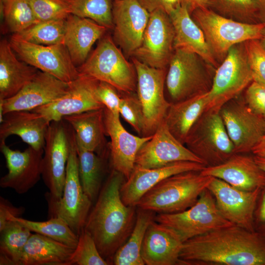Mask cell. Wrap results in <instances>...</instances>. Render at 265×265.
Masks as SVG:
<instances>
[{
	"instance_id": "1",
	"label": "cell",
	"mask_w": 265,
	"mask_h": 265,
	"mask_svg": "<svg viewBox=\"0 0 265 265\" xmlns=\"http://www.w3.org/2000/svg\"><path fill=\"white\" fill-rule=\"evenodd\" d=\"M180 259L181 265H265V237L233 225L185 241Z\"/></svg>"
},
{
	"instance_id": "2",
	"label": "cell",
	"mask_w": 265,
	"mask_h": 265,
	"mask_svg": "<svg viewBox=\"0 0 265 265\" xmlns=\"http://www.w3.org/2000/svg\"><path fill=\"white\" fill-rule=\"evenodd\" d=\"M126 180L124 175L112 169L84 227L108 263L130 236L136 220V207L126 205L121 199L120 188Z\"/></svg>"
},
{
	"instance_id": "3",
	"label": "cell",
	"mask_w": 265,
	"mask_h": 265,
	"mask_svg": "<svg viewBox=\"0 0 265 265\" xmlns=\"http://www.w3.org/2000/svg\"><path fill=\"white\" fill-rule=\"evenodd\" d=\"M200 171L178 173L163 180L139 200L136 207L158 214L181 212L194 205L213 177Z\"/></svg>"
},
{
	"instance_id": "4",
	"label": "cell",
	"mask_w": 265,
	"mask_h": 265,
	"mask_svg": "<svg viewBox=\"0 0 265 265\" xmlns=\"http://www.w3.org/2000/svg\"><path fill=\"white\" fill-rule=\"evenodd\" d=\"M192 19L203 32L211 53L221 62L233 46L250 40H260L265 23H246L224 17L208 9L197 8Z\"/></svg>"
},
{
	"instance_id": "5",
	"label": "cell",
	"mask_w": 265,
	"mask_h": 265,
	"mask_svg": "<svg viewBox=\"0 0 265 265\" xmlns=\"http://www.w3.org/2000/svg\"><path fill=\"white\" fill-rule=\"evenodd\" d=\"M46 197L50 217L62 219L79 236L84 228L92 202L84 192L80 183L76 139L73 129L62 195L56 199L47 193Z\"/></svg>"
},
{
	"instance_id": "6",
	"label": "cell",
	"mask_w": 265,
	"mask_h": 265,
	"mask_svg": "<svg viewBox=\"0 0 265 265\" xmlns=\"http://www.w3.org/2000/svg\"><path fill=\"white\" fill-rule=\"evenodd\" d=\"M78 70L80 74L110 84L119 92L136 90L135 67L127 60L109 35L99 41L96 49Z\"/></svg>"
},
{
	"instance_id": "7",
	"label": "cell",
	"mask_w": 265,
	"mask_h": 265,
	"mask_svg": "<svg viewBox=\"0 0 265 265\" xmlns=\"http://www.w3.org/2000/svg\"><path fill=\"white\" fill-rule=\"evenodd\" d=\"M253 81L244 43L233 46L215 70L205 111L219 112L224 104L238 97Z\"/></svg>"
},
{
	"instance_id": "8",
	"label": "cell",
	"mask_w": 265,
	"mask_h": 265,
	"mask_svg": "<svg viewBox=\"0 0 265 265\" xmlns=\"http://www.w3.org/2000/svg\"><path fill=\"white\" fill-rule=\"evenodd\" d=\"M185 145L206 166L221 164L235 154L219 112L205 111L190 129Z\"/></svg>"
},
{
	"instance_id": "9",
	"label": "cell",
	"mask_w": 265,
	"mask_h": 265,
	"mask_svg": "<svg viewBox=\"0 0 265 265\" xmlns=\"http://www.w3.org/2000/svg\"><path fill=\"white\" fill-rule=\"evenodd\" d=\"M154 220L174 230L183 242L211 231L234 225L222 215L215 198L206 188L196 203L181 212L158 214Z\"/></svg>"
},
{
	"instance_id": "10",
	"label": "cell",
	"mask_w": 265,
	"mask_h": 265,
	"mask_svg": "<svg viewBox=\"0 0 265 265\" xmlns=\"http://www.w3.org/2000/svg\"><path fill=\"white\" fill-rule=\"evenodd\" d=\"M194 53L181 48L174 49L169 63L166 84L172 102H180L208 92L213 78Z\"/></svg>"
},
{
	"instance_id": "11",
	"label": "cell",
	"mask_w": 265,
	"mask_h": 265,
	"mask_svg": "<svg viewBox=\"0 0 265 265\" xmlns=\"http://www.w3.org/2000/svg\"><path fill=\"white\" fill-rule=\"evenodd\" d=\"M132 62L137 74V95L143 113L141 136H150L164 121L171 104L164 95L167 71L150 67L135 57Z\"/></svg>"
},
{
	"instance_id": "12",
	"label": "cell",
	"mask_w": 265,
	"mask_h": 265,
	"mask_svg": "<svg viewBox=\"0 0 265 265\" xmlns=\"http://www.w3.org/2000/svg\"><path fill=\"white\" fill-rule=\"evenodd\" d=\"M72 127L65 120L52 121L45 135L42 178L54 198L61 197L70 153Z\"/></svg>"
},
{
	"instance_id": "13",
	"label": "cell",
	"mask_w": 265,
	"mask_h": 265,
	"mask_svg": "<svg viewBox=\"0 0 265 265\" xmlns=\"http://www.w3.org/2000/svg\"><path fill=\"white\" fill-rule=\"evenodd\" d=\"M9 42L21 60L64 82L70 83L80 75L64 44H36L13 37Z\"/></svg>"
},
{
	"instance_id": "14",
	"label": "cell",
	"mask_w": 265,
	"mask_h": 265,
	"mask_svg": "<svg viewBox=\"0 0 265 265\" xmlns=\"http://www.w3.org/2000/svg\"><path fill=\"white\" fill-rule=\"evenodd\" d=\"M237 98L224 104L219 113L234 145L235 154H245L251 152L265 134V121L263 116L249 109L243 99Z\"/></svg>"
},
{
	"instance_id": "15",
	"label": "cell",
	"mask_w": 265,
	"mask_h": 265,
	"mask_svg": "<svg viewBox=\"0 0 265 265\" xmlns=\"http://www.w3.org/2000/svg\"><path fill=\"white\" fill-rule=\"evenodd\" d=\"M175 31L169 16L158 9L150 13L141 45L135 58L156 68L166 69L173 53Z\"/></svg>"
},
{
	"instance_id": "16",
	"label": "cell",
	"mask_w": 265,
	"mask_h": 265,
	"mask_svg": "<svg viewBox=\"0 0 265 265\" xmlns=\"http://www.w3.org/2000/svg\"><path fill=\"white\" fill-rule=\"evenodd\" d=\"M213 195L218 209L227 220L254 231V213L262 189L245 191L213 177L207 188Z\"/></svg>"
},
{
	"instance_id": "17",
	"label": "cell",
	"mask_w": 265,
	"mask_h": 265,
	"mask_svg": "<svg viewBox=\"0 0 265 265\" xmlns=\"http://www.w3.org/2000/svg\"><path fill=\"white\" fill-rule=\"evenodd\" d=\"M97 80L86 75L70 83L67 92L54 101L31 110L44 116L50 122L65 116L103 108L105 106L95 94Z\"/></svg>"
},
{
	"instance_id": "18",
	"label": "cell",
	"mask_w": 265,
	"mask_h": 265,
	"mask_svg": "<svg viewBox=\"0 0 265 265\" xmlns=\"http://www.w3.org/2000/svg\"><path fill=\"white\" fill-rule=\"evenodd\" d=\"M8 172L0 179V186L13 189L18 194L26 193L42 177L44 149H35L29 146L24 151L13 150L0 141Z\"/></svg>"
},
{
	"instance_id": "19",
	"label": "cell",
	"mask_w": 265,
	"mask_h": 265,
	"mask_svg": "<svg viewBox=\"0 0 265 265\" xmlns=\"http://www.w3.org/2000/svg\"><path fill=\"white\" fill-rule=\"evenodd\" d=\"M70 83L38 71L33 79L13 97L0 100V123L12 111H31L65 94Z\"/></svg>"
},
{
	"instance_id": "20",
	"label": "cell",
	"mask_w": 265,
	"mask_h": 265,
	"mask_svg": "<svg viewBox=\"0 0 265 265\" xmlns=\"http://www.w3.org/2000/svg\"><path fill=\"white\" fill-rule=\"evenodd\" d=\"M179 161H191L205 164L173 136L164 121L152 138L140 148L136 156L135 165L152 168Z\"/></svg>"
},
{
	"instance_id": "21",
	"label": "cell",
	"mask_w": 265,
	"mask_h": 265,
	"mask_svg": "<svg viewBox=\"0 0 265 265\" xmlns=\"http://www.w3.org/2000/svg\"><path fill=\"white\" fill-rule=\"evenodd\" d=\"M112 13L115 40L127 53L132 54L142 43L150 13L138 0H114Z\"/></svg>"
},
{
	"instance_id": "22",
	"label": "cell",
	"mask_w": 265,
	"mask_h": 265,
	"mask_svg": "<svg viewBox=\"0 0 265 265\" xmlns=\"http://www.w3.org/2000/svg\"><path fill=\"white\" fill-rule=\"evenodd\" d=\"M120 116L104 108L106 134L110 138L109 147L112 167L124 175L127 179L134 168L138 151L153 135L138 136L130 133L122 125Z\"/></svg>"
},
{
	"instance_id": "23",
	"label": "cell",
	"mask_w": 265,
	"mask_h": 265,
	"mask_svg": "<svg viewBox=\"0 0 265 265\" xmlns=\"http://www.w3.org/2000/svg\"><path fill=\"white\" fill-rule=\"evenodd\" d=\"M205 166L204 164L191 161H176L152 168L135 165L120 188L121 199L126 205L136 207L141 198L163 180L183 172L199 171Z\"/></svg>"
},
{
	"instance_id": "24",
	"label": "cell",
	"mask_w": 265,
	"mask_h": 265,
	"mask_svg": "<svg viewBox=\"0 0 265 265\" xmlns=\"http://www.w3.org/2000/svg\"><path fill=\"white\" fill-rule=\"evenodd\" d=\"M203 175L220 179L239 189L253 191L265 187V172L258 165L254 157L235 154L226 161L213 166H206Z\"/></svg>"
},
{
	"instance_id": "25",
	"label": "cell",
	"mask_w": 265,
	"mask_h": 265,
	"mask_svg": "<svg viewBox=\"0 0 265 265\" xmlns=\"http://www.w3.org/2000/svg\"><path fill=\"white\" fill-rule=\"evenodd\" d=\"M183 243L174 230L154 220L145 234L142 260L147 265H181L180 255Z\"/></svg>"
},
{
	"instance_id": "26",
	"label": "cell",
	"mask_w": 265,
	"mask_h": 265,
	"mask_svg": "<svg viewBox=\"0 0 265 265\" xmlns=\"http://www.w3.org/2000/svg\"><path fill=\"white\" fill-rule=\"evenodd\" d=\"M50 122L42 114L32 111H12L3 115L0 125V141L17 135L29 146L44 148L45 135Z\"/></svg>"
},
{
	"instance_id": "27",
	"label": "cell",
	"mask_w": 265,
	"mask_h": 265,
	"mask_svg": "<svg viewBox=\"0 0 265 265\" xmlns=\"http://www.w3.org/2000/svg\"><path fill=\"white\" fill-rule=\"evenodd\" d=\"M169 16L175 31L174 49L194 53L209 65L217 68V61L211 52L203 31L190 17L185 1Z\"/></svg>"
},
{
	"instance_id": "28",
	"label": "cell",
	"mask_w": 265,
	"mask_h": 265,
	"mask_svg": "<svg viewBox=\"0 0 265 265\" xmlns=\"http://www.w3.org/2000/svg\"><path fill=\"white\" fill-rule=\"evenodd\" d=\"M104 108L66 116L62 119L72 127L76 141L80 146L107 158L109 155V147L106 138L107 134Z\"/></svg>"
},
{
	"instance_id": "29",
	"label": "cell",
	"mask_w": 265,
	"mask_h": 265,
	"mask_svg": "<svg viewBox=\"0 0 265 265\" xmlns=\"http://www.w3.org/2000/svg\"><path fill=\"white\" fill-rule=\"evenodd\" d=\"M107 29L90 19L73 14L67 18L64 45L77 68L86 61L93 44Z\"/></svg>"
},
{
	"instance_id": "30",
	"label": "cell",
	"mask_w": 265,
	"mask_h": 265,
	"mask_svg": "<svg viewBox=\"0 0 265 265\" xmlns=\"http://www.w3.org/2000/svg\"><path fill=\"white\" fill-rule=\"evenodd\" d=\"M9 41L0 43V100L16 95L39 71L24 61L19 60Z\"/></svg>"
},
{
	"instance_id": "31",
	"label": "cell",
	"mask_w": 265,
	"mask_h": 265,
	"mask_svg": "<svg viewBox=\"0 0 265 265\" xmlns=\"http://www.w3.org/2000/svg\"><path fill=\"white\" fill-rule=\"evenodd\" d=\"M75 248L39 234H32L26 242L20 265H69Z\"/></svg>"
},
{
	"instance_id": "32",
	"label": "cell",
	"mask_w": 265,
	"mask_h": 265,
	"mask_svg": "<svg viewBox=\"0 0 265 265\" xmlns=\"http://www.w3.org/2000/svg\"><path fill=\"white\" fill-rule=\"evenodd\" d=\"M207 94L171 104L164 121L170 132L184 144L190 129L206 110Z\"/></svg>"
},
{
	"instance_id": "33",
	"label": "cell",
	"mask_w": 265,
	"mask_h": 265,
	"mask_svg": "<svg viewBox=\"0 0 265 265\" xmlns=\"http://www.w3.org/2000/svg\"><path fill=\"white\" fill-rule=\"evenodd\" d=\"M156 216L154 212L138 209L134 228L127 240L111 259L115 265H144L141 254L145 234Z\"/></svg>"
},
{
	"instance_id": "34",
	"label": "cell",
	"mask_w": 265,
	"mask_h": 265,
	"mask_svg": "<svg viewBox=\"0 0 265 265\" xmlns=\"http://www.w3.org/2000/svg\"><path fill=\"white\" fill-rule=\"evenodd\" d=\"M76 149L80 183L84 192L93 203L96 200L103 185L107 158L86 150L77 141Z\"/></svg>"
},
{
	"instance_id": "35",
	"label": "cell",
	"mask_w": 265,
	"mask_h": 265,
	"mask_svg": "<svg viewBox=\"0 0 265 265\" xmlns=\"http://www.w3.org/2000/svg\"><path fill=\"white\" fill-rule=\"evenodd\" d=\"M0 233V265H20L31 232L17 221L10 220Z\"/></svg>"
},
{
	"instance_id": "36",
	"label": "cell",
	"mask_w": 265,
	"mask_h": 265,
	"mask_svg": "<svg viewBox=\"0 0 265 265\" xmlns=\"http://www.w3.org/2000/svg\"><path fill=\"white\" fill-rule=\"evenodd\" d=\"M8 220L16 221L31 232L47 237L73 248L75 249L77 245L79 236L59 217H50L45 221H34L11 215Z\"/></svg>"
},
{
	"instance_id": "37",
	"label": "cell",
	"mask_w": 265,
	"mask_h": 265,
	"mask_svg": "<svg viewBox=\"0 0 265 265\" xmlns=\"http://www.w3.org/2000/svg\"><path fill=\"white\" fill-rule=\"evenodd\" d=\"M66 20L38 22L12 37L36 44H64Z\"/></svg>"
},
{
	"instance_id": "38",
	"label": "cell",
	"mask_w": 265,
	"mask_h": 265,
	"mask_svg": "<svg viewBox=\"0 0 265 265\" xmlns=\"http://www.w3.org/2000/svg\"><path fill=\"white\" fill-rule=\"evenodd\" d=\"M71 14L90 19L107 29L114 26L111 0H65Z\"/></svg>"
},
{
	"instance_id": "39",
	"label": "cell",
	"mask_w": 265,
	"mask_h": 265,
	"mask_svg": "<svg viewBox=\"0 0 265 265\" xmlns=\"http://www.w3.org/2000/svg\"><path fill=\"white\" fill-rule=\"evenodd\" d=\"M0 13L9 30L20 32L38 21L28 0H6L0 2Z\"/></svg>"
},
{
	"instance_id": "40",
	"label": "cell",
	"mask_w": 265,
	"mask_h": 265,
	"mask_svg": "<svg viewBox=\"0 0 265 265\" xmlns=\"http://www.w3.org/2000/svg\"><path fill=\"white\" fill-rule=\"evenodd\" d=\"M221 15L246 23H261L254 0H209Z\"/></svg>"
},
{
	"instance_id": "41",
	"label": "cell",
	"mask_w": 265,
	"mask_h": 265,
	"mask_svg": "<svg viewBox=\"0 0 265 265\" xmlns=\"http://www.w3.org/2000/svg\"><path fill=\"white\" fill-rule=\"evenodd\" d=\"M107 265L108 262L101 255L92 235L84 228L79 235L77 245L69 265Z\"/></svg>"
},
{
	"instance_id": "42",
	"label": "cell",
	"mask_w": 265,
	"mask_h": 265,
	"mask_svg": "<svg viewBox=\"0 0 265 265\" xmlns=\"http://www.w3.org/2000/svg\"><path fill=\"white\" fill-rule=\"evenodd\" d=\"M38 22L66 20L71 14L65 0H28Z\"/></svg>"
},
{
	"instance_id": "43",
	"label": "cell",
	"mask_w": 265,
	"mask_h": 265,
	"mask_svg": "<svg viewBox=\"0 0 265 265\" xmlns=\"http://www.w3.org/2000/svg\"><path fill=\"white\" fill-rule=\"evenodd\" d=\"M121 93L120 116L141 136L144 118L142 107L137 95L135 92Z\"/></svg>"
},
{
	"instance_id": "44",
	"label": "cell",
	"mask_w": 265,
	"mask_h": 265,
	"mask_svg": "<svg viewBox=\"0 0 265 265\" xmlns=\"http://www.w3.org/2000/svg\"><path fill=\"white\" fill-rule=\"evenodd\" d=\"M253 80L265 84V51L259 40L244 42Z\"/></svg>"
},
{
	"instance_id": "45",
	"label": "cell",
	"mask_w": 265,
	"mask_h": 265,
	"mask_svg": "<svg viewBox=\"0 0 265 265\" xmlns=\"http://www.w3.org/2000/svg\"><path fill=\"white\" fill-rule=\"evenodd\" d=\"M243 99L252 112L265 114V84L253 80L246 88Z\"/></svg>"
},
{
	"instance_id": "46",
	"label": "cell",
	"mask_w": 265,
	"mask_h": 265,
	"mask_svg": "<svg viewBox=\"0 0 265 265\" xmlns=\"http://www.w3.org/2000/svg\"><path fill=\"white\" fill-rule=\"evenodd\" d=\"M95 94L106 108L115 115H120L121 96L119 92L110 84L97 80Z\"/></svg>"
},
{
	"instance_id": "47",
	"label": "cell",
	"mask_w": 265,
	"mask_h": 265,
	"mask_svg": "<svg viewBox=\"0 0 265 265\" xmlns=\"http://www.w3.org/2000/svg\"><path fill=\"white\" fill-rule=\"evenodd\" d=\"M185 0H138L149 13L160 9L169 15L180 6Z\"/></svg>"
},
{
	"instance_id": "48",
	"label": "cell",
	"mask_w": 265,
	"mask_h": 265,
	"mask_svg": "<svg viewBox=\"0 0 265 265\" xmlns=\"http://www.w3.org/2000/svg\"><path fill=\"white\" fill-rule=\"evenodd\" d=\"M255 231L265 237V187L262 189L254 213Z\"/></svg>"
},
{
	"instance_id": "49",
	"label": "cell",
	"mask_w": 265,
	"mask_h": 265,
	"mask_svg": "<svg viewBox=\"0 0 265 265\" xmlns=\"http://www.w3.org/2000/svg\"><path fill=\"white\" fill-rule=\"evenodd\" d=\"M22 208L14 207L9 201L2 197L0 199V231L9 222L8 218L11 215L19 216L24 212Z\"/></svg>"
},
{
	"instance_id": "50",
	"label": "cell",
	"mask_w": 265,
	"mask_h": 265,
	"mask_svg": "<svg viewBox=\"0 0 265 265\" xmlns=\"http://www.w3.org/2000/svg\"><path fill=\"white\" fill-rule=\"evenodd\" d=\"M190 14L197 8H208L209 0H185Z\"/></svg>"
},
{
	"instance_id": "51",
	"label": "cell",
	"mask_w": 265,
	"mask_h": 265,
	"mask_svg": "<svg viewBox=\"0 0 265 265\" xmlns=\"http://www.w3.org/2000/svg\"><path fill=\"white\" fill-rule=\"evenodd\" d=\"M251 153L254 156L265 157V134L253 147Z\"/></svg>"
},
{
	"instance_id": "52",
	"label": "cell",
	"mask_w": 265,
	"mask_h": 265,
	"mask_svg": "<svg viewBox=\"0 0 265 265\" xmlns=\"http://www.w3.org/2000/svg\"><path fill=\"white\" fill-rule=\"evenodd\" d=\"M257 6L260 21L265 23V0H254Z\"/></svg>"
},
{
	"instance_id": "53",
	"label": "cell",
	"mask_w": 265,
	"mask_h": 265,
	"mask_svg": "<svg viewBox=\"0 0 265 265\" xmlns=\"http://www.w3.org/2000/svg\"><path fill=\"white\" fill-rule=\"evenodd\" d=\"M254 158L258 165L265 172V157L254 156Z\"/></svg>"
},
{
	"instance_id": "54",
	"label": "cell",
	"mask_w": 265,
	"mask_h": 265,
	"mask_svg": "<svg viewBox=\"0 0 265 265\" xmlns=\"http://www.w3.org/2000/svg\"><path fill=\"white\" fill-rule=\"evenodd\" d=\"M260 44L263 49L265 51V27L264 28L262 36L261 39L259 40Z\"/></svg>"
},
{
	"instance_id": "55",
	"label": "cell",
	"mask_w": 265,
	"mask_h": 265,
	"mask_svg": "<svg viewBox=\"0 0 265 265\" xmlns=\"http://www.w3.org/2000/svg\"><path fill=\"white\" fill-rule=\"evenodd\" d=\"M6 0H0V2H3L4 1H5Z\"/></svg>"
},
{
	"instance_id": "56",
	"label": "cell",
	"mask_w": 265,
	"mask_h": 265,
	"mask_svg": "<svg viewBox=\"0 0 265 265\" xmlns=\"http://www.w3.org/2000/svg\"><path fill=\"white\" fill-rule=\"evenodd\" d=\"M263 117H264V119L265 121V114L263 115Z\"/></svg>"
}]
</instances>
